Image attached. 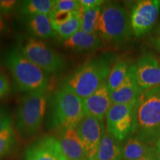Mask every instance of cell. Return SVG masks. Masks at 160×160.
I'll return each instance as SVG.
<instances>
[{
	"label": "cell",
	"mask_w": 160,
	"mask_h": 160,
	"mask_svg": "<svg viewBox=\"0 0 160 160\" xmlns=\"http://www.w3.org/2000/svg\"><path fill=\"white\" fill-rule=\"evenodd\" d=\"M113 61L111 54L102 55L89 60L66 78L62 86L71 90L81 99H85L106 82Z\"/></svg>",
	"instance_id": "obj_1"
},
{
	"label": "cell",
	"mask_w": 160,
	"mask_h": 160,
	"mask_svg": "<svg viewBox=\"0 0 160 160\" xmlns=\"http://www.w3.org/2000/svg\"><path fill=\"white\" fill-rule=\"evenodd\" d=\"M135 133L150 146H155L159 139L160 85L143 91L138 99Z\"/></svg>",
	"instance_id": "obj_2"
},
{
	"label": "cell",
	"mask_w": 160,
	"mask_h": 160,
	"mask_svg": "<svg viewBox=\"0 0 160 160\" xmlns=\"http://www.w3.org/2000/svg\"><path fill=\"white\" fill-rule=\"evenodd\" d=\"M5 59L19 91L27 93L47 91L49 80L46 72L27 59L18 48L8 50Z\"/></svg>",
	"instance_id": "obj_3"
},
{
	"label": "cell",
	"mask_w": 160,
	"mask_h": 160,
	"mask_svg": "<svg viewBox=\"0 0 160 160\" xmlns=\"http://www.w3.org/2000/svg\"><path fill=\"white\" fill-rule=\"evenodd\" d=\"M97 33L102 41L111 45L126 42L133 32L127 9L117 2H105L102 5Z\"/></svg>",
	"instance_id": "obj_4"
},
{
	"label": "cell",
	"mask_w": 160,
	"mask_h": 160,
	"mask_svg": "<svg viewBox=\"0 0 160 160\" xmlns=\"http://www.w3.org/2000/svg\"><path fill=\"white\" fill-rule=\"evenodd\" d=\"M49 122L52 128H76L84 117L82 99L71 90L61 86L52 97L50 104Z\"/></svg>",
	"instance_id": "obj_5"
},
{
	"label": "cell",
	"mask_w": 160,
	"mask_h": 160,
	"mask_svg": "<svg viewBox=\"0 0 160 160\" xmlns=\"http://www.w3.org/2000/svg\"><path fill=\"white\" fill-rule=\"evenodd\" d=\"M48 102L47 91L32 92L22 97L15 119L16 129L21 137L30 138L39 132L45 118Z\"/></svg>",
	"instance_id": "obj_6"
},
{
	"label": "cell",
	"mask_w": 160,
	"mask_h": 160,
	"mask_svg": "<svg viewBox=\"0 0 160 160\" xmlns=\"http://www.w3.org/2000/svg\"><path fill=\"white\" fill-rule=\"evenodd\" d=\"M19 50L30 61L46 73H57L64 69L65 61L43 40L32 37L19 39Z\"/></svg>",
	"instance_id": "obj_7"
},
{
	"label": "cell",
	"mask_w": 160,
	"mask_h": 160,
	"mask_svg": "<svg viewBox=\"0 0 160 160\" xmlns=\"http://www.w3.org/2000/svg\"><path fill=\"white\" fill-rule=\"evenodd\" d=\"M137 102L113 104L106 114V131L121 142L135 133Z\"/></svg>",
	"instance_id": "obj_8"
},
{
	"label": "cell",
	"mask_w": 160,
	"mask_h": 160,
	"mask_svg": "<svg viewBox=\"0 0 160 160\" xmlns=\"http://www.w3.org/2000/svg\"><path fill=\"white\" fill-rule=\"evenodd\" d=\"M160 13V0L137 2L130 13L133 35L143 37L155 27Z\"/></svg>",
	"instance_id": "obj_9"
},
{
	"label": "cell",
	"mask_w": 160,
	"mask_h": 160,
	"mask_svg": "<svg viewBox=\"0 0 160 160\" xmlns=\"http://www.w3.org/2000/svg\"><path fill=\"white\" fill-rule=\"evenodd\" d=\"M89 160H95L105 130L104 120L84 116L76 128Z\"/></svg>",
	"instance_id": "obj_10"
},
{
	"label": "cell",
	"mask_w": 160,
	"mask_h": 160,
	"mask_svg": "<svg viewBox=\"0 0 160 160\" xmlns=\"http://www.w3.org/2000/svg\"><path fill=\"white\" fill-rule=\"evenodd\" d=\"M137 85L142 92L160 85V62L154 56H142L133 65Z\"/></svg>",
	"instance_id": "obj_11"
},
{
	"label": "cell",
	"mask_w": 160,
	"mask_h": 160,
	"mask_svg": "<svg viewBox=\"0 0 160 160\" xmlns=\"http://www.w3.org/2000/svg\"><path fill=\"white\" fill-rule=\"evenodd\" d=\"M62 153L58 139L51 136H45L26 149L25 159L59 160Z\"/></svg>",
	"instance_id": "obj_12"
},
{
	"label": "cell",
	"mask_w": 160,
	"mask_h": 160,
	"mask_svg": "<svg viewBox=\"0 0 160 160\" xmlns=\"http://www.w3.org/2000/svg\"><path fill=\"white\" fill-rule=\"evenodd\" d=\"M112 105L111 93L106 82L103 83L89 97L82 99L85 116L96 117L100 120L105 119Z\"/></svg>",
	"instance_id": "obj_13"
},
{
	"label": "cell",
	"mask_w": 160,
	"mask_h": 160,
	"mask_svg": "<svg viewBox=\"0 0 160 160\" xmlns=\"http://www.w3.org/2000/svg\"><path fill=\"white\" fill-rule=\"evenodd\" d=\"M142 92L137 85L133 65L122 84L114 91L110 92L112 104H128L137 101Z\"/></svg>",
	"instance_id": "obj_14"
},
{
	"label": "cell",
	"mask_w": 160,
	"mask_h": 160,
	"mask_svg": "<svg viewBox=\"0 0 160 160\" xmlns=\"http://www.w3.org/2000/svg\"><path fill=\"white\" fill-rule=\"evenodd\" d=\"M58 140L63 153L68 160H89L75 128L61 131Z\"/></svg>",
	"instance_id": "obj_15"
},
{
	"label": "cell",
	"mask_w": 160,
	"mask_h": 160,
	"mask_svg": "<svg viewBox=\"0 0 160 160\" xmlns=\"http://www.w3.org/2000/svg\"><path fill=\"white\" fill-rule=\"evenodd\" d=\"M102 42L103 41L97 33H88L80 30L73 37L64 40L63 45L73 51L88 53L100 48Z\"/></svg>",
	"instance_id": "obj_16"
},
{
	"label": "cell",
	"mask_w": 160,
	"mask_h": 160,
	"mask_svg": "<svg viewBox=\"0 0 160 160\" xmlns=\"http://www.w3.org/2000/svg\"><path fill=\"white\" fill-rule=\"evenodd\" d=\"M95 160H122V145L105 130Z\"/></svg>",
	"instance_id": "obj_17"
},
{
	"label": "cell",
	"mask_w": 160,
	"mask_h": 160,
	"mask_svg": "<svg viewBox=\"0 0 160 160\" xmlns=\"http://www.w3.org/2000/svg\"><path fill=\"white\" fill-rule=\"evenodd\" d=\"M27 28L30 33L37 39H48L56 37L57 32L53 30L49 16L36 15L27 17Z\"/></svg>",
	"instance_id": "obj_18"
},
{
	"label": "cell",
	"mask_w": 160,
	"mask_h": 160,
	"mask_svg": "<svg viewBox=\"0 0 160 160\" xmlns=\"http://www.w3.org/2000/svg\"><path fill=\"white\" fill-rule=\"evenodd\" d=\"M151 146L147 145L136 133L125 140L122 145L123 160H139L148 151Z\"/></svg>",
	"instance_id": "obj_19"
},
{
	"label": "cell",
	"mask_w": 160,
	"mask_h": 160,
	"mask_svg": "<svg viewBox=\"0 0 160 160\" xmlns=\"http://www.w3.org/2000/svg\"><path fill=\"white\" fill-rule=\"evenodd\" d=\"M56 0H27L21 3L20 13L27 17L39 14L49 16L53 11Z\"/></svg>",
	"instance_id": "obj_20"
},
{
	"label": "cell",
	"mask_w": 160,
	"mask_h": 160,
	"mask_svg": "<svg viewBox=\"0 0 160 160\" xmlns=\"http://www.w3.org/2000/svg\"><path fill=\"white\" fill-rule=\"evenodd\" d=\"M131 66L125 61H119L113 64L106 81L110 92L114 91L122 84L128 74Z\"/></svg>",
	"instance_id": "obj_21"
},
{
	"label": "cell",
	"mask_w": 160,
	"mask_h": 160,
	"mask_svg": "<svg viewBox=\"0 0 160 160\" xmlns=\"http://www.w3.org/2000/svg\"><path fill=\"white\" fill-rule=\"evenodd\" d=\"M82 23V12L77 11L68 20L61 25L55 26L53 28L57 32V35L62 39L66 40L73 37L81 30Z\"/></svg>",
	"instance_id": "obj_22"
},
{
	"label": "cell",
	"mask_w": 160,
	"mask_h": 160,
	"mask_svg": "<svg viewBox=\"0 0 160 160\" xmlns=\"http://www.w3.org/2000/svg\"><path fill=\"white\" fill-rule=\"evenodd\" d=\"M102 5L82 12V31L88 33H97L98 22L101 16Z\"/></svg>",
	"instance_id": "obj_23"
},
{
	"label": "cell",
	"mask_w": 160,
	"mask_h": 160,
	"mask_svg": "<svg viewBox=\"0 0 160 160\" xmlns=\"http://www.w3.org/2000/svg\"><path fill=\"white\" fill-rule=\"evenodd\" d=\"M15 143L16 135L11 126L0 132V160L11 153Z\"/></svg>",
	"instance_id": "obj_24"
},
{
	"label": "cell",
	"mask_w": 160,
	"mask_h": 160,
	"mask_svg": "<svg viewBox=\"0 0 160 160\" xmlns=\"http://www.w3.org/2000/svg\"><path fill=\"white\" fill-rule=\"evenodd\" d=\"M81 10L79 0H56L53 11H77Z\"/></svg>",
	"instance_id": "obj_25"
},
{
	"label": "cell",
	"mask_w": 160,
	"mask_h": 160,
	"mask_svg": "<svg viewBox=\"0 0 160 160\" xmlns=\"http://www.w3.org/2000/svg\"><path fill=\"white\" fill-rule=\"evenodd\" d=\"M12 117L8 110L0 108V132L11 126Z\"/></svg>",
	"instance_id": "obj_26"
},
{
	"label": "cell",
	"mask_w": 160,
	"mask_h": 160,
	"mask_svg": "<svg viewBox=\"0 0 160 160\" xmlns=\"http://www.w3.org/2000/svg\"><path fill=\"white\" fill-rule=\"evenodd\" d=\"M79 2L81 5V12L99 7L105 3V1L103 0H79Z\"/></svg>",
	"instance_id": "obj_27"
},
{
	"label": "cell",
	"mask_w": 160,
	"mask_h": 160,
	"mask_svg": "<svg viewBox=\"0 0 160 160\" xmlns=\"http://www.w3.org/2000/svg\"><path fill=\"white\" fill-rule=\"evenodd\" d=\"M17 3L18 2L15 0H0V11L2 14L11 13L15 9Z\"/></svg>",
	"instance_id": "obj_28"
},
{
	"label": "cell",
	"mask_w": 160,
	"mask_h": 160,
	"mask_svg": "<svg viewBox=\"0 0 160 160\" xmlns=\"http://www.w3.org/2000/svg\"><path fill=\"white\" fill-rule=\"evenodd\" d=\"M10 91V82L8 77L3 73H0V98L8 95Z\"/></svg>",
	"instance_id": "obj_29"
},
{
	"label": "cell",
	"mask_w": 160,
	"mask_h": 160,
	"mask_svg": "<svg viewBox=\"0 0 160 160\" xmlns=\"http://www.w3.org/2000/svg\"><path fill=\"white\" fill-rule=\"evenodd\" d=\"M151 45L154 51L160 53V23L157 31L151 38Z\"/></svg>",
	"instance_id": "obj_30"
},
{
	"label": "cell",
	"mask_w": 160,
	"mask_h": 160,
	"mask_svg": "<svg viewBox=\"0 0 160 160\" xmlns=\"http://www.w3.org/2000/svg\"><path fill=\"white\" fill-rule=\"evenodd\" d=\"M139 160H159L155 146H151L148 151Z\"/></svg>",
	"instance_id": "obj_31"
},
{
	"label": "cell",
	"mask_w": 160,
	"mask_h": 160,
	"mask_svg": "<svg viewBox=\"0 0 160 160\" xmlns=\"http://www.w3.org/2000/svg\"><path fill=\"white\" fill-rule=\"evenodd\" d=\"M9 28L6 23L5 19L3 17V14L0 11V37H4L8 33Z\"/></svg>",
	"instance_id": "obj_32"
},
{
	"label": "cell",
	"mask_w": 160,
	"mask_h": 160,
	"mask_svg": "<svg viewBox=\"0 0 160 160\" xmlns=\"http://www.w3.org/2000/svg\"><path fill=\"white\" fill-rule=\"evenodd\" d=\"M155 148H156V150H157V151L158 155H159V158L160 160V138H159V139L157 141V144L155 145Z\"/></svg>",
	"instance_id": "obj_33"
},
{
	"label": "cell",
	"mask_w": 160,
	"mask_h": 160,
	"mask_svg": "<svg viewBox=\"0 0 160 160\" xmlns=\"http://www.w3.org/2000/svg\"><path fill=\"white\" fill-rule=\"evenodd\" d=\"M59 160H68L67 159V158H66V157L65 156V154H64V153H62V154L61 155V157H60V159H59Z\"/></svg>",
	"instance_id": "obj_34"
},
{
	"label": "cell",
	"mask_w": 160,
	"mask_h": 160,
	"mask_svg": "<svg viewBox=\"0 0 160 160\" xmlns=\"http://www.w3.org/2000/svg\"><path fill=\"white\" fill-rule=\"evenodd\" d=\"M159 62H160V60H159Z\"/></svg>",
	"instance_id": "obj_35"
}]
</instances>
